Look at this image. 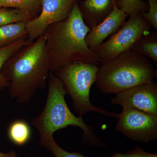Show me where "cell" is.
Returning <instances> with one entry per match:
<instances>
[{
  "label": "cell",
  "instance_id": "obj_1",
  "mask_svg": "<svg viewBox=\"0 0 157 157\" xmlns=\"http://www.w3.org/2000/svg\"><path fill=\"white\" fill-rule=\"evenodd\" d=\"M46 39L45 32L3 65L1 72L9 82V96L17 103L29 104L38 90L46 86L50 70Z\"/></svg>",
  "mask_w": 157,
  "mask_h": 157
},
{
  "label": "cell",
  "instance_id": "obj_6",
  "mask_svg": "<svg viewBox=\"0 0 157 157\" xmlns=\"http://www.w3.org/2000/svg\"><path fill=\"white\" fill-rule=\"evenodd\" d=\"M151 26L142 13L130 15L120 29L103 42L93 52L99 63L111 60L119 55L131 49L137 40L149 33Z\"/></svg>",
  "mask_w": 157,
  "mask_h": 157
},
{
  "label": "cell",
  "instance_id": "obj_11",
  "mask_svg": "<svg viewBox=\"0 0 157 157\" xmlns=\"http://www.w3.org/2000/svg\"><path fill=\"white\" fill-rule=\"evenodd\" d=\"M82 1L78 7L83 21L90 29L102 22L117 5V0Z\"/></svg>",
  "mask_w": 157,
  "mask_h": 157
},
{
  "label": "cell",
  "instance_id": "obj_12",
  "mask_svg": "<svg viewBox=\"0 0 157 157\" xmlns=\"http://www.w3.org/2000/svg\"><path fill=\"white\" fill-rule=\"evenodd\" d=\"M27 22L20 21L0 27V48L28 37Z\"/></svg>",
  "mask_w": 157,
  "mask_h": 157
},
{
  "label": "cell",
  "instance_id": "obj_15",
  "mask_svg": "<svg viewBox=\"0 0 157 157\" xmlns=\"http://www.w3.org/2000/svg\"><path fill=\"white\" fill-rule=\"evenodd\" d=\"M27 38H25L10 45L0 48V89L9 87V83L1 72L2 67L5 62L14 53L32 43Z\"/></svg>",
  "mask_w": 157,
  "mask_h": 157
},
{
  "label": "cell",
  "instance_id": "obj_10",
  "mask_svg": "<svg viewBox=\"0 0 157 157\" xmlns=\"http://www.w3.org/2000/svg\"><path fill=\"white\" fill-rule=\"evenodd\" d=\"M128 15L115 5L112 11L98 25L91 29L85 41L89 48L94 51L107 37L115 33L123 25Z\"/></svg>",
  "mask_w": 157,
  "mask_h": 157
},
{
  "label": "cell",
  "instance_id": "obj_16",
  "mask_svg": "<svg viewBox=\"0 0 157 157\" xmlns=\"http://www.w3.org/2000/svg\"><path fill=\"white\" fill-rule=\"evenodd\" d=\"M34 18L30 13L21 9L0 8V27L20 21H28Z\"/></svg>",
  "mask_w": 157,
  "mask_h": 157
},
{
  "label": "cell",
  "instance_id": "obj_7",
  "mask_svg": "<svg viewBox=\"0 0 157 157\" xmlns=\"http://www.w3.org/2000/svg\"><path fill=\"white\" fill-rule=\"evenodd\" d=\"M115 129L135 141L148 143L157 139V115L133 108H123Z\"/></svg>",
  "mask_w": 157,
  "mask_h": 157
},
{
  "label": "cell",
  "instance_id": "obj_23",
  "mask_svg": "<svg viewBox=\"0 0 157 157\" xmlns=\"http://www.w3.org/2000/svg\"><path fill=\"white\" fill-rule=\"evenodd\" d=\"M80 1H82V0H80Z\"/></svg>",
  "mask_w": 157,
  "mask_h": 157
},
{
  "label": "cell",
  "instance_id": "obj_21",
  "mask_svg": "<svg viewBox=\"0 0 157 157\" xmlns=\"http://www.w3.org/2000/svg\"><path fill=\"white\" fill-rule=\"evenodd\" d=\"M109 157H157V154L147 152L137 146L132 150H128L125 153H114Z\"/></svg>",
  "mask_w": 157,
  "mask_h": 157
},
{
  "label": "cell",
  "instance_id": "obj_2",
  "mask_svg": "<svg viewBox=\"0 0 157 157\" xmlns=\"http://www.w3.org/2000/svg\"><path fill=\"white\" fill-rule=\"evenodd\" d=\"M90 29L83 21L78 0L67 19L48 27L45 31V46L50 61V73L75 61L100 66L95 54L86 42Z\"/></svg>",
  "mask_w": 157,
  "mask_h": 157
},
{
  "label": "cell",
  "instance_id": "obj_3",
  "mask_svg": "<svg viewBox=\"0 0 157 157\" xmlns=\"http://www.w3.org/2000/svg\"><path fill=\"white\" fill-rule=\"evenodd\" d=\"M48 91L44 109L32 121V124L39 133L40 145L48 149L54 140L53 135L58 130L72 126L83 132L82 141L91 147H104L105 144L94 134L92 127L87 125L82 117L76 116L70 111L65 100L63 85L54 73L48 76Z\"/></svg>",
  "mask_w": 157,
  "mask_h": 157
},
{
  "label": "cell",
  "instance_id": "obj_18",
  "mask_svg": "<svg viewBox=\"0 0 157 157\" xmlns=\"http://www.w3.org/2000/svg\"><path fill=\"white\" fill-rule=\"evenodd\" d=\"M118 7L128 15L144 13L148 11V4L142 0H117Z\"/></svg>",
  "mask_w": 157,
  "mask_h": 157
},
{
  "label": "cell",
  "instance_id": "obj_9",
  "mask_svg": "<svg viewBox=\"0 0 157 157\" xmlns=\"http://www.w3.org/2000/svg\"><path fill=\"white\" fill-rule=\"evenodd\" d=\"M111 102L122 108H133L157 115V82L153 81L118 93Z\"/></svg>",
  "mask_w": 157,
  "mask_h": 157
},
{
  "label": "cell",
  "instance_id": "obj_13",
  "mask_svg": "<svg viewBox=\"0 0 157 157\" xmlns=\"http://www.w3.org/2000/svg\"><path fill=\"white\" fill-rule=\"evenodd\" d=\"M131 49L151 59L157 67V30L140 37L133 45Z\"/></svg>",
  "mask_w": 157,
  "mask_h": 157
},
{
  "label": "cell",
  "instance_id": "obj_20",
  "mask_svg": "<svg viewBox=\"0 0 157 157\" xmlns=\"http://www.w3.org/2000/svg\"><path fill=\"white\" fill-rule=\"evenodd\" d=\"M148 9L147 12L142 13L147 20L155 30L157 29V0H147Z\"/></svg>",
  "mask_w": 157,
  "mask_h": 157
},
{
  "label": "cell",
  "instance_id": "obj_22",
  "mask_svg": "<svg viewBox=\"0 0 157 157\" xmlns=\"http://www.w3.org/2000/svg\"><path fill=\"white\" fill-rule=\"evenodd\" d=\"M0 157H17V153L14 150L11 149L7 153L0 151Z\"/></svg>",
  "mask_w": 157,
  "mask_h": 157
},
{
  "label": "cell",
  "instance_id": "obj_4",
  "mask_svg": "<svg viewBox=\"0 0 157 157\" xmlns=\"http://www.w3.org/2000/svg\"><path fill=\"white\" fill-rule=\"evenodd\" d=\"M157 71L145 56L130 49L99 66L95 81L104 94H115L148 83L156 78Z\"/></svg>",
  "mask_w": 157,
  "mask_h": 157
},
{
  "label": "cell",
  "instance_id": "obj_8",
  "mask_svg": "<svg viewBox=\"0 0 157 157\" xmlns=\"http://www.w3.org/2000/svg\"><path fill=\"white\" fill-rule=\"evenodd\" d=\"M76 0H40L41 11L37 17L26 23L30 41L41 36L52 25L61 22L70 15Z\"/></svg>",
  "mask_w": 157,
  "mask_h": 157
},
{
  "label": "cell",
  "instance_id": "obj_5",
  "mask_svg": "<svg viewBox=\"0 0 157 157\" xmlns=\"http://www.w3.org/2000/svg\"><path fill=\"white\" fill-rule=\"evenodd\" d=\"M99 66L75 61L53 73L61 81L66 94L72 98L73 109L78 115L82 117L88 112H94L117 118L119 113L94 106L90 101V90L95 82Z\"/></svg>",
  "mask_w": 157,
  "mask_h": 157
},
{
  "label": "cell",
  "instance_id": "obj_17",
  "mask_svg": "<svg viewBox=\"0 0 157 157\" xmlns=\"http://www.w3.org/2000/svg\"><path fill=\"white\" fill-rule=\"evenodd\" d=\"M1 8L21 9L30 13L35 18L41 11L40 0H0Z\"/></svg>",
  "mask_w": 157,
  "mask_h": 157
},
{
  "label": "cell",
  "instance_id": "obj_14",
  "mask_svg": "<svg viewBox=\"0 0 157 157\" xmlns=\"http://www.w3.org/2000/svg\"><path fill=\"white\" fill-rule=\"evenodd\" d=\"M31 136L30 127L26 121L23 120L14 121L8 128V137L12 143L16 145H24L28 142Z\"/></svg>",
  "mask_w": 157,
  "mask_h": 157
},
{
  "label": "cell",
  "instance_id": "obj_19",
  "mask_svg": "<svg viewBox=\"0 0 157 157\" xmlns=\"http://www.w3.org/2000/svg\"><path fill=\"white\" fill-rule=\"evenodd\" d=\"M47 150L52 153L54 157H86L78 152L67 151L59 146L54 140L52 141Z\"/></svg>",
  "mask_w": 157,
  "mask_h": 157
}]
</instances>
